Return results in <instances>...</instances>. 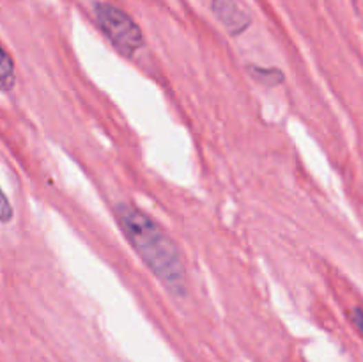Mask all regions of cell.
Listing matches in <instances>:
<instances>
[{
	"label": "cell",
	"instance_id": "obj_1",
	"mask_svg": "<svg viewBox=\"0 0 363 362\" xmlns=\"http://www.w3.org/2000/svg\"><path fill=\"white\" fill-rule=\"evenodd\" d=\"M116 217L123 233L141 256L149 270L169 288L174 295L186 293V274L179 249L169 234L142 210L132 204L116 206Z\"/></svg>",
	"mask_w": 363,
	"mask_h": 362
},
{
	"label": "cell",
	"instance_id": "obj_2",
	"mask_svg": "<svg viewBox=\"0 0 363 362\" xmlns=\"http://www.w3.org/2000/svg\"><path fill=\"white\" fill-rule=\"evenodd\" d=\"M96 20L99 29L103 30L105 36L117 50L126 57H132L142 46V32L136 27L135 21L128 14L121 11L116 6L107 2H98L94 6Z\"/></svg>",
	"mask_w": 363,
	"mask_h": 362
},
{
	"label": "cell",
	"instance_id": "obj_3",
	"mask_svg": "<svg viewBox=\"0 0 363 362\" xmlns=\"http://www.w3.org/2000/svg\"><path fill=\"white\" fill-rule=\"evenodd\" d=\"M213 11L223 27L232 34L243 32L250 26V17L236 0H213Z\"/></svg>",
	"mask_w": 363,
	"mask_h": 362
},
{
	"label": "cell",
	"instance_id": "obj_4",
	"mask_svg": "<svg viewBox=\"0 0 363 362\" xmlns=\"http://www.w3.org/2000/svg\"><path fill=\"white\" fill-rule=\"evenodd\" d=\"M14 63L8 52L0 46V91H9L14 86Z\"/></svg>",
	"mask_w": 363,
	"mask_h": 362
},
{
	"label": "cell",
	"instance_id": "obj_5",
	"mask_svg": "<svg viewBox=\"0 0 363 362\" xmlns=\"http://www.w3.org/2000/svg\"><path fill=\"white\" fill-rule=\"evenodd\" d=\"M11 219H12L11 204H9L8 197L4 196V192H2V188H0V222L6 224V222H9Z\"/></svg>",
	"mask_w": 363,
	"mask_h": 362
},
{
	"label": "cell",
	"instance_id": "obj_6",
	"mask_svg": "<svg viewBox=\"0 0 363 362\" xmlns=\"http://www.w3.org/2000/svg\"><path fill=\"white\" fill-rule=\"evenodd\" d=\"M351 318H353V323L356 325V329H358L363 336V309H360V308L353 309Z\"/></svg>",
	"mask_w": 363,
	"mask_h": 362
}]
</instances>
